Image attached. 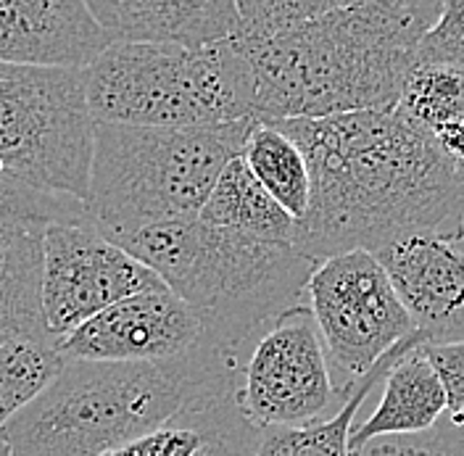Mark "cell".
<instances>
[{"instance_id":"1","label":"cell","mask_w":464,"mask_h":456,"mask_svg":"<svg viewBox=\"0 0 464 456\" xmlns=\"http://www.w3.org/2000/svg\"><path fill=\"white\" fill-rule=\"evenodd\" d=\"M272 121L304 148L312 170V200L295 222L301 254H377L411 232L464 240V171L404 112Z\"/></svg>"},{"instance_id":"2","label":"cell","mask_w":464,"mask_h":456,"mask_svg":"<svg viewBox=\"0 0 464 456\" xmlns=\"http://www.w3.org/2000/svg\"><path fill=\"white\" fill-rule=\"evenodd\" d=\"M428 29L404 0H364L266 34L240 32L256 116L324 119L396 109Z\"/></svg>"},{"instance_id":"3","label":"cell","mask_w":464,"mask_h":456,"mask_svg":"<svg viewBox=\"0 0 464 456\" xmlns=\"http://www.w3.org/2000/svg\"><path fill=\"white\" fill-rule=\"evenodd\" d=\"M240 356L208 345L164 362L69 359L5 428L11 456H106L177 414L235 396Z\"/></svg>"},{"instance_id":"4","label":"cell","mask_w":464,"mask_h":456,"mask_svg":"<svg viewBox=\"0 0 464 456\" xmlns=\"http://www.w3.org/2000/svg\"><path fill=\"white\" fill-rule=\"evenodd\" d=\"M179 298L208 314L219 335L246 354L275 316L306 301L319 261L295 243H272L201 217L172 219L116 238Z\"/></svg>"},{"instance_id":"5","label":"cell","mask_w":464,"mask_h":456,"mask_svg":"<svg viewBox=\"0 0 464 456\" xmlns=\"http://www.w3.org/2000/svg\"><path fill=\"white\" fill-rule=\"evenodd\" d=\"M135 127L95 124L85 219L106 238L198 217L222 170L243 153L254 124Z\"/></svg>"},{"instance_id":"6","label":"cell","mask_w":464,"mask_h":456,"mask_svg":"<svg viewBox=\"0 0 464 456\" xmlns=\"http://www.w3.org/2000/svg\"><path fill=\"white\" fill-rule=\"evenodd\" d=\"M95 121L219 127L256 116V85L237 34L208 43L111 40L85 66Z\"/></svg>"},{"instance_id":"7","label":"cell","mask_w":464,"mask_h":456,"mask_svg":"<svg viewBox=\"0 0 464 456\" xmlns=\"http://www.w3.org/2000/svg\"><path fill=\"white\" fill-rule=\"evenodd\" d=\"M85 69L0 61V170L85 203L95 150Z\"/></svg>"},{"instance_id":"8","label":"cell","mask_w":464,"mask_h":456,"mask_svg":"<svg viewBox=\"0 0 464 456\" xmlns=\"http://www.w3.org/2000/svg\"><path fill=\"white\" fill-rule=\"evenodd\" d=\"M306 304L346 399L396 343L417 333L382 261L364 248L322 258L306 286Z\"/></svg>"},{"instance_id":"9","label":"cell","mask_w":464,"mask_h":456,"mask_svg":"<svg viewBox=\"0 0 464 456\" xmlns=\"http://www.w3.org/2000/svg\"><path fill=\"white\" fill-rule=\"evenodd\" d=\"M235 401L259 428L312 425L346 403L317 316L306 301L275 316L248 343Z\"/></svg>"},{"instance_id":"10","label":"cell","mask_w":464,"mask_h":456,"mask_svg":"<svg viewBox=\"0 0 464 456\" xmlns=\"http://www.w3.org/2000/svg\"><path fill=\"white\" fill-rule=\"evenodd\" d=\"M164 280L90 222H56L43 240V309L56 338Z\"/></svg>"},{"instance_id":"11","label":"cell","mask_w":464,"mask_h":456,"mask_svg":"<svg viewBox=\"0 0 464 456\" xmlns=\"http://www.w3.org/2000/svg\"><path fill=\"white\" fill-rule=\"evenodd\" d=\"M56 222H87L85 203L0 177V341H61L43 309V240Z\"/></svg>"},{"instance_id":"12","label":"cell","mask_w":464,"mask_h":456,"mask_svg":"<svg viewBox=\"0 0 464 456\" xmlns=\"http://www.w3.org/2000/svg\"><path fill=\"white\" fill-rule=\"evenodd\" d=\"M208 345L227 348L243 359V354L219 335L208 314L161 286L130 296L87 319L61 338V354L66 359L95 362H164Z\"/></svg>"},{"instance_id":"13","label":"cell","mask_w":464,"mask_h":456,"mask_svg":"<svg viewBox=\"0 0 464 456\" xmlns=\"http://www.w3.org/2000/svg\"><path fill=\"white\" fill-rule=\"evenodd\" d=\"M428 343L464 341V240L411 232L375 254Z\"/></svg>"},{"instance_id":"14","label":"cell","mask_w":464,"mask_h":456,"mask_svg":"<svg viewBox=\"0 0 464 456\" xmlns=\"http://www.w3.org/2000/svg\"><path fill=\"white\" fill-rule=\"evenodd\" d=\"M109 43L85 0H0V61L85 69Z\"/></svg>"},{"instance_id":"15","label":"cell","mask_w":464,"mask_h":456,"mask_svg":"<svg viewBox=\"0 0 464 456\" xmlns=\"http://www.w3.org/2000/svg\"><path fill=\"white\" fill-rule=\"evenodd\" d=\"M111 40L208 45L240 34L237 5L188 8L177 0H85Z\"/></svg>"},{"instance_id":"16","label":"cell","mask_w":464,"mask_h":456,"mask_svg":"<svg viewBox=\"0 0 464 456\" xmlns=\"http://www.w3.org/2000/svg\"><path fill=\"white\" fill-rule=\"evenodd\" d=\"M446 385L425 351V343H420L391 367L372 414L351 430V449H359L382 435L430 432L446 417Z\"/></svg>"},{"instance_id":"17","label":"cell","mask_w":464,"mask_h":456,"mask_svg":"<svg viewBox=\"0 0 464 456\" xmlns=\"http://www.w3.org/2000/svg\"><path fill=\"white\" fill-rule=\"evenodd\" d=\"M420 343H428V335L422 330L396 343L375 367L359 380V385L348 393L346 403L333 417L312 422V425H298V428H288V425L261 428L259 456H351V430L356 425L359 412L364 409V403L372 396L377 385L385 383L391 367Z\"/></svg>"},{"instance_id":"18","label":"cell","mask_w":464,"mask_h":456,"mask_svg":"<svg viewBox=\"0 0 464 456\" xmlns=\"http://www.w3.org/2000/svg\"><path fill=\"white\" fill-rule=\"evenodd\" d=\"M203 222L272 243H295V217L285 211L248 170L243 153L222 170L201 209Z\"/></svg>"},{"instance_id":"19","label":"cell","mask_w":464,"mask_h":456,"mask_svg":"<svg viewBox=\"0 0 464 456\" xmlns=\"http://www.w3.org/2000/svg\"><path fill=\"white\" fill-rule=\"evenodd\" d=\"M243 159L269 196L298 222L312 200V170L304 148L277 121L259 119L243 145Z\"/></svg>"},{"instance_id":"20","label":"cell","mask_w":464,"mask_h":456,"mask_svg":"<svg viewBox=\"0 0 464 456\" xmlns=\"http://www.w3.org/2000/svg\"><path fill=\"white\" fill-rule=\"evenodd\" d=\"M66 362L61 341H0V432L56 380Z\"/></svg>"},{"instance_id":"21","label":"cell","mask_w":464,"mask_h":456,"mask_svg":"<svg viewBox=\"0 0 464 456\" xmlns=\"http://www.w3.org/2000/svg\"><path fill=\"white\" fill-rule=\"evenodd\" d=\"M396 109L433 135L438 127L464 114V66L417 63Z\"/></svg>"},{"instance_id":"22","label":"cell","mask_w":464,"mask_h":456,"mask_svg":"<svg viewBox=\"0 0 464 456\" xmlns=\"http://www.w3.org/2000/svg\"><path fill=\"white\" fill-rule=\"evenodd\" d=\"M174 420L190 422L201 432V446L193 456H259L261 428L243 414L235 396L188 409Z\"/></svg>"},{"instance_id":"23","label":"cell","mask_w":464,"mask_h":456,"mask_svg":"<svg viewBox=\"0 0 464 456\" xmlns=\"http://www.w3.org/2000/svg\"><path fill=\"white\" fill-rule=\"evenodd\" d=\"M364 0H237L243 34H266Z\"/></svg>"},{"instance_id":"24","label":"cell","mask_w":464,"mask_h":456,"mask_svg":"<svg viewBox=\"0 0 464 456\" xmlns=\"http://www.w3.org/2000/svg\"><path fill=\"white\" fill-rule=\"evenodd\" d=\"M417 63L464 66V0H443L435 24L420 40Z\"/></svg>"},{"instance_id":"25","label":"cell","mask_w":464,"mask_h":456,"mask_svg":"<svg viewBox=\"0 0 464 456\" xmlns=\"http://www.w3.org/2000/svg\"><path fill=\"white\" fill-rule=\"evenodd\" d=\"M198 446H201L198 428L190 422L172 420L169 425L150 430L106 456H193L198 451Z\"/></svg>"},{"instance_id":"26","label":"cell","mask_w":464,"mask_h":456,"mask_svg":"<svg viewBox=\"0 0 464 456\" xmlns=\"http://www.w3.org/2000/svg\"><path fill=\"white\" fill-rule=\"evenodd\" d=\"M425 351L433 359L435 370L440 374L446 393H449L446 420L464 422V341L425 343Z\"/></svg>"},{"instance_id":"27","label":"cell","mask_w":464,"mask_h":456,"mask_svg":"<svg viewBox=\"0 0 464 456\" xmlns=\"http://www.w3.org/2000/svg\"><path fill=\"white\" fill-rule=\"evenodd\" d=\"M351 456H438L435 454L433 430L420 435H382L359 449H351Z\"/></svg>"},{"instance_id":"28","label":"cell","mask_w":464,"mask_h":456,"mask_svg":"<svg viewBox=\"0 0 464 456\" xmlns=\"http://www.w3.org/2000/svg\"><path fill=\"white\" fill-rule=\"evenodd\" d=\"M433 141L464 171V114L438 127L433 132Z\"/></svg>"},{"instance_id":"29","label":"cell","mask_w":464,"mask_h":456,"mask_svg":"<svg viewBox=\"0 0 464 456\" xmlns=\"http://www.w3.org/2000/svg\"><path fill=\"white\" fill-rule=\"evenodd\" d=\"M433 441L438 456H464V422L443 417L433 428Z\"/></svg>"},{"instance_id":"30","label":"cell","mask_w":464,"mask_h":456,"mask_svg":"<svg viewBox=\"0 0 464 456\" xmlns=\"http://www.w3.org/2000/svg\"><path fill=\"white\" fill-rule=\"evenodd\" d=\"M404 3L428 27H433L438 14H440V5H443V0H404Z\"/></svg>"},{"instance_id":"31","label":"cell","mask_w":464,"mask_h":456,"mask_svg":"<svg viewBox=\"0 0 464 456\" xmlns=\"http://www.w3.org/2000/svg\"><path fill=\"white\" fill-rule=\"evenodd\" d=\"M0 456H11V443H8V435H5V430L0 432Z\"/></svg>"},{"instance_id":"32","label":"cell","mask_w":464,"mask_h":456,"mask_svg":"<svg viewBox=\"0 0 464 456\" xmlns=\"http://www.w3.org/2000/svg\"><path fill=\"white\" fill-rule=\"evenodd\" d=\"M3 174H5V171H3V170H0V177H3Z\"/></svg>"}]
</instances>
